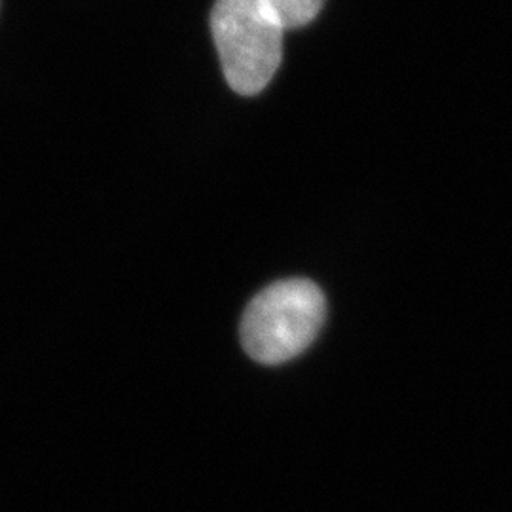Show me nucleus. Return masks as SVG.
<instances>
[{
	"instance_id": "1",
	"label": "nucleus",
	"mask_w": 512,
	"mask_h": 512,
	"mask_svg": "<svg viewBox=\"0 0 512 512\" xmlns=\"http://www.w3.org/2000/svg\"><path fill=\"white\" fill-rule=\"evenodd\" d=\"M325 315V294L313 281H275L256 294L243 313L241 346L260 365L287 363L310 348Z\"/></svg>"
},
{
	"instance_id": "2",
	"label": "nucleus",
	"mask_w": 512,
	"mask_h": 512,
	"mask_svg": "<svg viewBox=\"0 0 512 512\" xmlns=\"http://www.w3.org/2000/svg\"><path fill=\"white\" fill-rule=\"evenodd\" d=\"M211 31L230 88L262 92L279 69L285 31L268 0H217Z\"/></svg>"
},
{
	"instance_id": "3",
	"label": "nucleus",
	"mask_w": 512,
	"mask_h": 512,
	"mask_svg": "<svg viewBox=\"0 0 512 512\" xmlns=\"http://www.w3.org/2000/svg\"><path fill=\"white\" fill-rule=\"evenodd\" d=\"M325 0H268L283 29H296L311 23Z\"/></svg>"
}]
</instances>
